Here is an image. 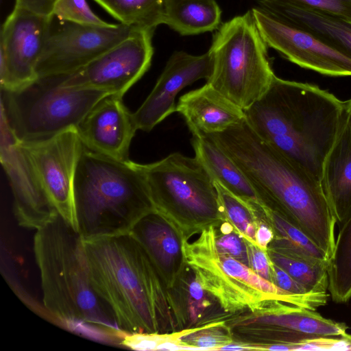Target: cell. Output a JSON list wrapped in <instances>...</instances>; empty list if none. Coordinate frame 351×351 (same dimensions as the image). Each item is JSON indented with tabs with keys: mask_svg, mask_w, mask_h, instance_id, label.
Segmentation results:
<instances>
[{
	"mask_svg": "<svg viewBox=\"0 0 351 351\" xmlns=\"http://www.w3.org/2000/svg\"><path fill=\"white\" fill-rule=\"evenodd\" d=\"M139 167L155 210L169 222H213L224 217L214 181L195 156L175 152Z\"/></svg>",
	"mask_w": 351,
	"mask_h": 351,
	"instance_id": "cell-9",
	"label": "cell"
},
{
	"mask_svg": "<svg viewBox=\"0 0 351 351\" xmlns=\"http://www.w3.org/2000/svg\"><path fill=\"white\" fill-rule=\"evenodd\" d=\"M252 10L222 23L209 48L213 68L206 83L243 110L258 100L276 75Z\"/></svg>",
	"mask_w": 351,
	"mask_h": 351,
	"instance_id": "cell-8",
	"label": "cell"
},
{
	"mask_svg": "<svg viewBox=\"0 0 351 351\" xmlns=\"http://www.w3.org/2000/svg\"><path fill=\"white\" fill-rule=\"evenodd\" d=\"M176 112L184 118L192 135L221 132L245 119L243 109L207 83L182 95Z\"/></svg>",
	"mask_w": 351,
	"mask_h": 351,
	"instance_id": "cell-18",
	"label": "cell"
},
{
	"mask_svg": "<svg viewBox=\"0 0 351 351\" xmlns=\"http://www.w3.org/2000/svg\"><path fill=\"white\" fill-rule=\"evenodd\" d=\"M67 75L38 77L17 90H1V112L19 142L45 141L76 128L101 99L110 94L64 86Z\"/></svg>",
	"mask_w": 351,
	"mask_h": 351,
	"instance_id": "cell-7",
	"label": "cell"
},
{
	"mask_svg": "<svg viewBox=\"0 0 351 351\" xmlns=\"http://www.w3.org/2000/svg\"><path fill=\"white\" fill-rule=\"evenodd\" d=\"M213 226L193 241L181 239L183 261L203 289L228 313L250 310L266 314L285 303L315 310L326 303L327 293L295 295L285 291L239 260L220 252Z\"/></svg>",
	"mask_w": 351,
	"mask_h": 351,
	"instance_id": "cell-6",
	"label": "cell"
},
{
	"mask_svg": "<svg viewBox=\"0 0 351 351\" xmlns=\"http://www.w3.org/2000/svg\"><path fill=\"white\" fill-rule=\"evenodd\" d=\"M123 97L108 95L101 99L76 126L82 144L98 154L129 160L131 142L138 130Z\"/></svg>",
	"mask_w": 351,
	"mask_h": 351,
	"instance_id": "cell-17",
	"label": "cell"
},
{
	"mask_svg": "<svg viewBox=\"0 0 351 351\" xmlns=\"http://www.w3.org/2000/svg\"><path fill=\"white\" fill-rule=\"evenodd\" d=\"M250 267L259 276L272 282V262L267 251L247 240Z\"/></svg>",
	"mask_w": 351,
	"mask_h": 351,
	"instance_id": "cell-36",
	"label": "cell"
},
{
	"mask_svg": "<svg viewBox=\"0 0 351 351\" xmlns=\"http://www.w3.org/2000/svg\"><path fill=\"white\" fill-rule=\"evenodd\" d=\"M258 350V347H251L250 346L244 345V344H239V343H233L232 342L228 344H226L220 348L218 350Z\"/></svg>",
	"mask_w": 351,
	"mask_h": 351,
	"instance_id": "cell-41",
	"label": "cell"
},
{
	"mask_svg": "<svg viewBox=\"0 0 351 351\" xmlns=\"http://www.w3.org/2000/svg\"><path fill=\"white\" fill-rule=\"evenodd\" d=\"M340 225L328 261V290L334 302L345 303L351 298V212Z\"/></svg>",
	"mask_w": 351,
	"mask_h": 351,
	"instance_id": "cell-26",
	"label": "cell"
},
{
	"mask_svg": "<svg viewBox=\"0 0 351 351\" xmlns=\"http://www.w3.org/2000/svg\"><path fill=\"white\" fill-rule=\"evenodd\" d=\"M350 350H351V346H350Z\"/></svg>",
	"mask_w": 351,
	"mask_h": 351,
	"instance_id": "cell-42",
	"label": "cell"
},
{
	"mask_svg": "<svg viewBox=\"0 0 351 351\" xmlns=\"http://www.w3.org/2000/svg\"><path fill=\"white\" fill-rule=\"evenodd\" d=\"M254 322L309 335L351 339L345 324L325 318L315 310L287 304L254 317L251 323Z\"/></svg>",
	"mask_w": 351,
	"mask_h": 351,
	"instance_id": "cell-23",
	"label": "cell"
},
{
	"mask_svg": "<svg viewBox=\"0 0 351 351\" xmlns=\"http://www.w3.org/2000/svg\"><path fill=\"white\" fill-rule=\"evenodd\" d=\"M274 238V233L271 228L265 223L258 225L255 242L261 249L267 251V247Z\"/></svg>",
	"mask_w": 351,
	"mask_h": 351,
	"instance_id": "cell-39",
	"label": "cell"
},
{
	"mask_svg": "<svg viewBox=\"0 0 351 351\" xmlns=\"http://www.w3.org/2000/svg\"><path fill=\"white\" fill-rule=\"evenodd\" d=\"M21 144L58 213L77 230L73 185L82 143L76 128L45 141Z\"/></svg>",
	"mask_w": 351,
	"mask_h": 351,
	"instance_id": "cell-14",
	"label": "cell"
},
{
	"mask_svg": "<svg viewBox=\"0 0 351 351\" xmlns=\"http://www.w3.org/2000/svg\"><path fill=\"white\" fill-rule=\"evenodd\" d=\"M130 233L145 249L162 278L169 279L179 258H183L181 241L170 222L154 210L143 217Z\"/></svg>",
	"mask_w": 351,
	"mask_h": 351,
	"instance_id": "cell-21",
	"label": "cell"
},
{
	"mask_svg": "<svg viewBox=\"0 0 351 351\" xmlns=\"http://www.w3.org/2000/svg\"><path fill=\"white\" fill-rule=\"evenodd\" d=\"M344 101V128L351 145V99Z\"/></svg>",
	"mask_w": 351,
	"mask_h": 351,
	"instance_id": "cell-40",
	"label": "cell"
},
{
	"mask_svg": "<svg viewBox=\"0 0 351 351\" xmlns=\"http://www.w3.org/2000/svg\"><path fill=\"white\" fill-rule=\"evenodd\" d=\"M218 250L228 254L250 267L248 248L246 239H243L232 230L215 236Z\"/></svg>",
	"mask_w": 351,
	"mask_h": 351,
	"instance_id": "cell-33",
	"label": "cell"
},
{
	"mask_svg": "<svg viewBox=\"0 0 351 351\" xmlns=\"http://www.w3.org/2000/svg\"><path fill=\"white\" fill-rule=\"evenodd\" d=\"M268 47L304 69L332 77L351 76V56L258 6L252 10Z\"/></svg>",
	"mask_w": 351,
	"mask_h": 351,
	"instance_id": "cell-12",
	"label": "cell"
},
{
	"mask_svg": "<svg viewBox=\"0 0 351 351\" xmlns=\"http://www.w3.org/2000/svg\"><path fill=\"white\" fill-rule=\"evenodd\" d=\"M221 10L215 0H166L162 24L181 36L217 29Z\"/></svg>",
	"mask_w": 351,
	"mask_h": 351,
	"instance_id": "cell-24",
	"label": "cell"
},
{
	"mask_svg": "<svg viewBox=\"0 0 351 351\" xmlns=\"http://www.w3.org/2000/svg\"><path fill=\"white\" fill-rule=\"evenodd\" d=\"M345 101L317 86L274 76L245 120L263 141L321 180L344 120Z\"/></svg>",
	"mask_w": 351,
	"mask_h": 351,
	"instance_id": "cell-2",
	"label": "cell"
},
{
	"mask_svg": "<svg viewBox=\"0 0 351 351\" xmlns=\"http://www.w3.org/2000/svg\"><path fill=\"white\" fill-rule=\"evenodd\" d=\"M33 248L45 311L62 322L120 339L123 332L91 285L80 233L58 214L36 230Z\"/></svg>",
	"mask_w": 351,
	"mask_h": 351,
	"instance_id": "cell-4",
	"label": "cell"
},
{
	"mask_svg": "<svg viewBox=\"0 0 351 351\" xmlns=\"http://www.w3.org/2000/svg\"><path fill=\"white\" fill-rule=\"evenodd\" d=\"M320 181L337 223L341 224L351 212V145L344 120L324 160Z\"/></svg>",
	"mask_w": 351,
	"mask_h": 351,
	"instance_id": "cell-20",
	"label": "cell"
},
{
	"mask_svg": "<svg viewBox=\"0 0 351 351\" xmlns=\"http://www.w3.org/2000/svg\"><path fill=\"white\" fill-rule=\"evenodd\" d=\"M73 196L77 231L83 240L128 234L155 210L138 163L113 159L83 144Z\"/></svg>",
	"mask_w": 351,
	"mask_h": 351,
	"instance_id": "cell-5",
	"label": "cell"
},
{
	"mask_svg": "<svg viewBox=\"0 0 351 351\" xmlns=\"http://www.w3.org/2000/svg\"><path fill=\"white\" fill-rule=\"evenodd\" d=\"M200 282L195 277L188 285V304L190 319L196 322L210 305Z\"/></svg>",
	"mask_w": 351,
	"mask_h": 351,
	"instance_id": "cell-35",
	"label": "cell"
},
{
	"mask_svg": "<svg viewBox=\"0 0 351 351\" xmlns=\"http://www.w3.org/2000/svg\"><path fill=\"white\" fill-rule=\"evenodd\" d=\"M121 24L138 29L162 24L166 0H94Z\"/></svg>",
	"mask_w": 351,
	"mask_h": 351,
	"instance_id": "cell-27",
	"label": "cell"
},
{
	"mask_svg": "<svg viewBox=\"0 0 351 351\" xmlns=\"http://www.w3.org/2000/svg\"><path fill=\"white\" fill-rule=\"evenodd\" d=\"M262 208L275 233L269 249L295 253L328 263L325 252L287 216L278 210L264 205H262Z\"/></svg>",
	"mask_w": 351,
	"mask_h": 351,
	"instance_id": "cell-25",
	"label": "cell"
},
{
	"mask_svg": "<svg viewBox=\"0 0 351 351\" xmlns=\"http://www.w3.org/2000/svg\"><path fill=\"white\" fill-rule=\"evenodd\" d=\"M83 243L91 285L119 330L162 331L169 317L162 278L141 243L131 233Z\"/></svg>",
	"mask_w": 351,
	"mask_h": 351,
	"instance_id": "cell-3",
	"label": "cell"
},
{
	"mask_svg": "<svg viewBox=\"0 0 351 351\" xmlns=\"http://www.w3.org/2000/svg\"><path fill=\"white\" fill-rule=\"evenodd\" d=\"M207 136L242 171L261 204L287 216L329 261L335 248L337 220L321 181L263 141L245 119L223 132Z\"/></svg>",
	"mask_w": 351,
	"mask_h": 351,
	"instance_id": "cell-1",
	"label": "cell"
},
{
	"mask_svg": "<svg viewBox=\"0 0 351 351\" xmlns=\"http://www.w3.org/2000/svg\"><path fill=\"white\" fill-rule=\"evenodd\" d=\"M191 144L195 157L212 179L247 202L261 203L246 176L232 159L207 135L193 134Z\"/></svg>",
	"mask_w": 351,
	"mask_h": 351,
	"instance_id": "cell-22",
	"label": "cell"
},
{
	"mask_svg": "<svg viewBox=\"0 0 351 351\" xmlns=\"http://www.w3.org/2000/svg\"><path fill=\"white\" fill-rule=\"evenodd\" d=\"M197 328L186 329L172 334H160L158 332L125 333L120 339V343L136 350H158L161 344L169 341H180L182 337L195 331Z\"/></svg>",
	"mask_w": 351,
	"mask_h": 351,
	"instance_id": "cell-32",
	"label": "cell"
},
{
	"mask_svg": "<svg viewBox=\"0 0 351 351\" xmlns=\"http://www.w3.org/2000/svg\"><path fill=\"white\" fill-rule=\"evenodd\" d=\"M56 0H15L16 7L44 16H52Z\"/></svg>",
	"mask_w": 351,
	"mask_h": 351,
	"instance_id": "cell-38",
	"label": "cell"
},
{
	"mask_svg": "<svg viewBox=\"0 0 351 351\" xmlns=\"http://www.w3.org/2000/svg\"><path fill=\"white\" fill-rule=\"evenodd\" d=\"M351 21V0H284Z\"/></svg>",
	"mask_w": 351,
	"mask_h": 351,
	"instance_id": "cell-34",
	"label": "cell"
},
{
	"mask_svg": "<svg viewBox=\"0 0 351 351\" xmlns=\"http://www.w3.org/2000/svg\"><path fill=\"white\" fill-rule=\"evenodd\" d=\"M136 29L125 25H80L53 16L36 68L37 77L72 73L117 45Z\"/></svg>",
	"mask_w": 351,
	"mask_h": 351,
	"instance_id": "cell-10",
	"label": "cell"
},
{
	"mask_svg": "<svg viewBox=\"0 0 351 351\" xmlns=\"http://www.w3.org/2000/svg\"><path fill=\"white\" fill-rule=\"evenodd\" d=\"M258 6L306 30L351 56V21L284 0H258Z\"/></svg>",
	"mask_w": 351,
	"mask_h": 351,
	"instance_id": "cell-19",
	"label": "cell"
},
{
	"mask_svg": "<svg viewBox=\"0 0 351 351\" xmlns=\"http://www.w3.org/2000/svg\"><path fill=\"white\" fill-rule=\"evenodd\" d=\"M53 16L60 21L80 25L110 26L109 23L96 15L90 8L86 0H56Z\"/></svg>",
	"mask_w": 351,
	"mask_h": 351,
	"instance_id": "cell-30",
	"label": "cell"
},
{
	"mask_svg": "<svg viewBox=\"0 0 351 351\" xmlns=\"http://www.w3.org/2000/svg\"><path fill=\"white\" fill-rule=\"evenodd\" d=\"M52 16L14 6L1 29L0 82L2 90L21 88L38 77L36 68Z\"/></svg>",
	"mask_w": 351,
	"mask_h": 351,
	"instance_id": "cell-13",
	"label": "cell"
},
{
	"mask_svg": "<svg viewBox=\"0 0 351 351\" xmlns=\"http://www.w3.org/2000/svg\"><path fill=\"white\" fill-rule=\"evenodd\" d=\"M271 262L288 273L308 291L326 293L328 286V262L295 253L267 250Z\"/></svg>",
	"mask_w": 351,
	"mask_h": 351,
	"instance_id": "cell-28",
	"label": "cell"
},
{
	"mask_svg": "<svg viewBox=\"0 0 351 351\" xmlns=\"http://www.w3.org/2000/svg\"><path fill=\"white\" fill-rule=\"evenodd\" d=\"M154 32L136 29L84 66L68 74L63 85L102 90L123 97L151 66Z\"/></svg>",
	"mask_w": 351,
	"mask_h": 351,
	"instance_id": "cell-11",
	"label": "cell"
},
{
	"mask_svg": "<svg viewBox=\"0 0 351 351\" xmlns=\"http://www.w3.org/2000/svg\"><path fill=\"white\" fill-rule=\"evenodd\" d=\"M223 216L246 240L256 244L255 202H247L234 195L220 183L215 182Z\"/></svg>",
	"mask_w": 351,
	"mask_h": 351,
	"instance_id": "cell-29",
	"label": "cell"
},
{
	"mask_svg": "<svg viewBox=\"0 0 351 351\" xmlns=\"http://www.w3.org/2000/svg\"><path fill=\"white\" fill-rule=\"evenodd\" d=\"M221 323L209 324L181 337L185 343L199 350H218L232 342L231 337L221 328Z\"/></svg>",
	"mask_w": 351,
	"mask_h": 351,
	"instance_id": "cell-31",
	"label": "cell"
},
{
	"mask_svg": "<svg viewBox=\"0 0 351 351\" xmlns=\"http://www.w3.org/2000/svg\"><path fill=\"white\" fill-rule=\"evenodd\" d=\"M0 158L12 189L18 224L38 230L59 213L42 186L21 143L1 112Z\"/></svg>",
	"mask_w": 351,
	"mask_h": 351,
	"instance_id": "cell-15",
	"label": "cell"
},
{
	"mask_svg": "<svg viewBox=\"0 0 351 351\" xmlns=\"http://www.w3.org/2000/svg\"><path fill=\"white\" fill-rule=\"evenodd\" d=\"M272 282L282 290L295 295L314 293L293 278L284 269L272 263Z\"/></svg>",
	"mask_w": 351,
	"mask_h": 351,
	"instance_id": "cell-37",
	"label": "cell"
},
{
	"mask_svg": "<svg viewBox=\"0 0 351 351\" xmlns=\"http://www.w3.org/2000/svg\"><path fill=\"white\" fill-rule=\"evenodd\" d=\"M213 68V60L209 50L198 56L184 51L173 52L152 90L133 112L137 129L149 132L176 112L175 99L178 93L200 79L207 80Z\"/></svg>",
	"mask_w": 351,
	"mask_h": 351,
	"instance_id": "cell-16",
	"label": "cell"
}]
</instances>
